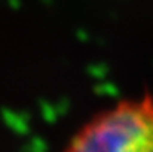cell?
Segmentation results:
<instances>
[{"mask_svg": "<svg viewBox=\"0 0 153 152\" xmlns=\"http://www.w3.org/2000/svg\"><path fill=\"white\" fill-rule=\"evenodd\" d=\"M62 152H153V94L122 100L97 113Z\"/></svg>", "mask_w": 153, "mask_h": 152, "instance_id": "cell-1", "label": "cell"}]
</instances>
